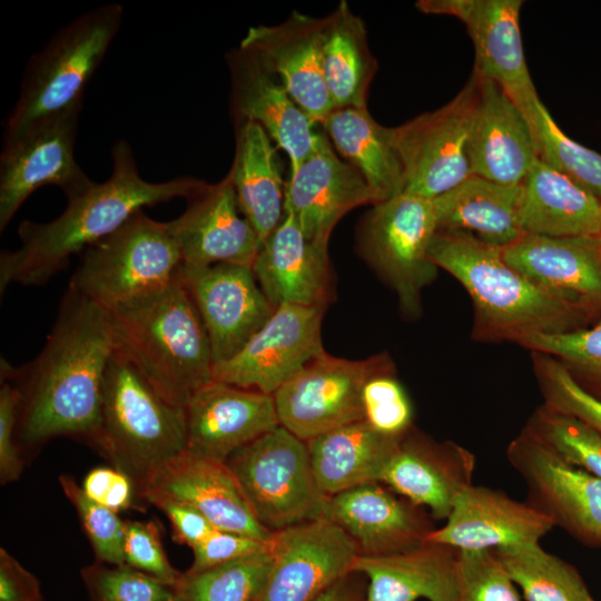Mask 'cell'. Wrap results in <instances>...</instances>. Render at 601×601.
Wrapping results in <instances>:
<instances>
[{
    "instance_id": "cell-30",
    "label": "cell",
    "mask_w": 601,
    "mask_h": 601,
    "mask_svg": "<svg viewBox=\"0 0 601 601\" xmlns=\"http://www.w3.org/2000/svg\"><path fill=\"white\" fill-rule=\"evenodd\" d=\"M459 550L423 542L383 555L358 554L353 572L368 579L365 601H456Z\"/></svg>"
},
{
    "instance_id": "cell-9",
    "label": "cell",
    "mask_w": 601,
    "mask_h": 601,
    "mask_svg": "<svg viewBox=\"0 0 601 601\" xmlns=\"http://www.w3.org/2000/svg\"><path fill=\"white\" fill-rule=\"evenodd\" d=\"M437 229L433 199L405 191L374 205L362 225L363 255L410 315L420 312L421 293L436 276L428 247Z\"/></svg>"
},
{
    "instance_id": "cell-6",
    "label": "cell",
    "mask_w": 601,
    "mask_h": 601,
    "mask_svg": "<svg viewBox=\"0 0 601 601\" xmlns=\"http://www.w3.org/2000/svg\"><path fill=\"white\" fill-rule=\"evenodd\" d=\"M124 8L110 2L58 29L26 65L3 139L45 117L82 106L85 90L117 36Z\"/></svg>"
},
{
    "instance_id": "cell-37",
    "label": "cell",
    "mask_w": 601,
    "mask_h": 601,
    "mask_svg": "<svg viewBox=\"0 0 601 601\" xmlns=\"http://www.w3.org/2000/svg\"><path fill=\"white\" fill-rule=\"evenodd\" d=\"M493 551L525 601H594L578 570L540 543Z\"/></svg>"
},
{
    "instance_id": "cell-4",
    "label": "cell",
    "mask_w": 601,
    "mask_h": 601,
    "mask_svg": "<svg viewBox=\"0 0 601 601\" xmlns=\"http://www.w3.org/2000/svg\"><path fill=\"white\" fill-rule=\"evenodd\" d=\"M109 313L116 348L170 404L186 408L213 381L209 338L181 269L161 290Z\"/></svg>"
},
{
    "instance_id": "cell-42",
    "label": "cell",
    "mask_w": 601,
    "mask_h": 601,
    "mask_svg": "<svg viewBox=\"0 0 601 601\" xmlns=\"http://www.w3.org/2000/svg\"><path fill=\"white\" fill-rule=\"evenodd\" d=\"M92 601H170L176 587L126 564L97 561L81 570Z\"/></svg>"
},
{
    "instance_id": "cell-16",
    "label": "cell",
    "mask_w": 601,
    "mask_h": 601,
    "mask_svg": "<svg viewBox=\"0 0 601 601\" xmlns=\"http://www.w3.org/2000/svg\"><path fill=\"white\" fill-rule=\"evenodd\" d=\"M272 569L256 601H314L353 572L359 554L354 540L326 519L273 532Z\"/></svg>"
},
{
    "instance_id": "cell-21",
    "label": "cell",
    "mask_w": 601,
    "mask_h": 601,
    "mask_svg": "<svg viewBox=\"0 0 601 601\" xmlns=\"http://www.w3.org/2000/svg\"><path fill=\"white\" fill-rule=\"evenodd\" d=\"M443 526L424 542L456 550H497L539 543L554 522L529 503L486 486L470 485L456 499Z\"/></svg>"
},
{
    "instance_id": "cell-44",
    "label": "cell",
    "mask_w": 601,
    "mask_h": 601,
    "mask_svg": "<svg viewBox=\"0 0 601 601\" xmlns=\"http://www.w3.org/2000/svg\"><path fill=\"white\" fill-rule=\"evenodd\" d=\"M59 483L78 513L97 561L117 565L125 564L126 521H122L118 513L87 497L81 486L71 476L61 475Z\"/></svg>"
},
{
    "instance_id": "cell-33",
    "label": "cell",
    "mask_w": 601,
    "mask_h": 601,
    "mask_svg": "<svg viewBox=\"0 0 601 601\" xmlns=\"http://www.w3.org/2000/svg\"><path fill=\"white\" fill-rule=\"evenodd\" d=\"M401 436L382 434L362 420L307 441L322 491L332 496L363 484L380 483Z\"/></svg>"
},
{
    "instance_id": "cell-47",
    "label": "cell",
    "mask_w": 601,
    "mask_h": 601,
    "mask_svg": "<svg viewBox=\"0 0 601 601\" xmlns=\"http://www.w3.org/2000/svg\"><path fill=\"white\" fill-rule=\"evenodd\" d=\"M124 559L126 565L174 587L183 577L170 564L158 525L152 521H126Z\"/></svg>"
},
{
    "instance_id": "cell-24",
    "label": "cell",
    "mask_w": 601,
    "mask_h": 601,
    "mask_svg": "<svg viewBox=\"0 0 601 601\" xmlns=\"http://www.w3.org/2000/svg\"><path fill=\"white\" fill-rule=\"evenodd\" d=\"M475 77L467 137L472 173L495 183L520 185L538 159L531 128L496 83Z\"/></svg>"
},
{
    "instance_id": "cell-14",
    "label": "cell",
    "mask_w": 601,
    "mask_h": 601,
    "mask_svg": "<svg viewBox=\"0 0 601 601\" xmlns=\"http://www.w3.org/2000/svg\"><path fill=\"white\" fill-rule=\"evenodd\" d=\"M506 457L523 479L529 504L580 542L601 546V480L571 465L523 428Z\"/></svg>"
},
{
    "instance_id": "cell-5",
    "label": "cell",
    "mask_w": 601,
    "mask_h": 601,
    "mask_svg": "<svg viewBox=\"0 0 601 601\" xmlns=\"http://www.w3.org/2000/svg\"><path fill=\"white\" fill-rule=\"evenodd\" d=\"M187 444L186 408L164 400L116 348L105 373L92 445L140 493Z\"/></svg>"
},
{
    "instance_id": "cell-38",
    "label": "cell",
    "mask_w": 601,
    "mask_h": 601,
    "mask_svg": "<svg viewBox=\"0 0 601 601\" xmlns=\"http://www.w3.org/2000/svg\"><path fill=\"white\" fill-rule=\"evenodd\" d=\"M272 563L268 544L258 553L200 572H185L176 589L187 601H256Z\"/></svg>"
},
{
    "instance_id": "cell-17",
    "label": "cell",
    "mask_w": 601,
    "mask_h": 601,
    "mask_svg": "<svg viewBox=\"0 0 601 601\" xmlns=\"http://www.w3.org/2000/svg\"><path fill=\"white\" fill-rule=\"evenodd\" d=\"M180 269L205 325L215 364L235 356L275 311L250 267L221 263L181 265Z\"/></svg>"
},
{
    "instance_id": "cell-28",
    "label": "cell",
    "mask_w": 601,
    "mask_h": 601,
    "mask_svg": "<svg viewBox=\"0 0 601 601\" xmlns=\"http://www.w3.org/2000/svg\"><path fill=\"white\" fill-rule=\"evenodd\" d=\"M420 508L367 483L329 496L324 519L342 528L359 554L383 555L414 548L434 530Z\"/></svg>"
},
{
    "instance_id": "cell-41",
    "label": "cell",
    "mask_w": 601,
    "mask_h": 601,
    "mask_svg": "<svg viewBox=\"0 0 601 601\" xmlns=\"http://www.w3.org/2000/svg\"><path fill=\"white\" fill-rule=\"evenodd\" d=\"M520 345L559 359L582 388L601 398V322L571 332L534 335Z\"/></svg>"
},
{
    "instance_id": "cell-52",
    "label": "cell",
    "mask_w": 601,
    "mask_h": 601,
    "mask_svg": "<svg viewBox=\"0 0 601 601\" xmlns=\"http://www.w3.org/2000/svg\"><path fill=\"white\" fill-rule=\"evenodd\" d=\"M0 601H42L38 579L0 549Z\"/></svg>"
},
{
    "instance_id": "cell-7",
    "label": "cell",
    "mask_w": 601,
    "mask_h": 601,
    "mask_svg": "<svg viewBox=\"0 0 601 601\" xmlns=\"http://www.w3.org/2000/svg\"><path fill=\"white\" fill-rule=\"evenodd\" d=\"M180 267L168 221H157L141 210L82 252L69 286L111 312L161 290Z\"/></svg>"
},
{
    "instance_id": "cell-32",
    "label": "cell",
    "mask_w": 601,
    "mask_h": 601,
    "mask_svg": "<svg viewBox=\"0 0 601 601\" xmlns=\"http://www.w3.org/2000/svg\"><path fill=\"white\" fill-rule=\"evenodd\" d=\"M523 233L552 237L601 235V200L536 159L522 183Z\"/></svg>"
},
{
    "instance_id": "cell-2",
    "label": "cell",
    "mask_w": 601,
    "mask_h": 601,
    "mask_svg": "<svg viewBox=\"0 0 601 601\" xmlns=\"http://www.w3.org/2000/svg\"><path fill=\"white\" fill-rule=\"evenodd\" d=\"M111 174L93 183L85 193L67 199L65 210L48 223L23 220L19 225L20 246L0 255V290L12 284L40 286L63 270L73 255L120 228L145 207L176 198L189 199L207 183L177 177L161 183L144 179L132 148L119 139L111 147Z\"/></svg>"
},
{
    "instance_id": "cell-11",
    "label": "cell",
    "mask_w": 601,
    "mask_h": 601,
    "mask_svg": "<svg viewBox=\"0 0 601 601\" xmlns=\"http://www.w3.org/2000/svg\"><path fill=\"white\" fill-rule=\"evenodd\" d=\"M82 106L37 120L20 134L3 139L0 155V230L38 188L53 185L67 199L95 181L75 158Z\"/></svg>"
},
{
    "instance_id": "cell-15",
    "label": "cell",
    "mask_w": 601,
    "mask_h": 601,
    "mask_svg": "<svg viewBox=\"0 0 601 601\" xmlns=\"http://www.w3.org/2000/svg\"><path fill=\"white\" fill-rule=\"evenodd\" d=\"M326 307L283 304L246 345L217 363L213 380L274 395L324 351L322 321Z\"/></svg>"
},
{
    "instance_id": "cell-19",
    "label": "cell",
    "mask_w": 601,
    "mask_h": 601,
    "mask_svg": "<svg viewBox=\"0 0 601 601\" xmlns=\"http://www.w3.org/2000/svg\"><path fill=\"white\" fill-rule=\"evenodd\" d=\"M375 198L362 175L318 132L314 147L285 186V206L305 237L327 249L331 234L349 210Z\"/></svg>"
},
{
    "instance_id": "cell-31",
    "label": "cell",
    "mask_w": 601,
    "mask_h": 601,
    "mask_svg": "<svg viewBox=\"0 0 601 601\" xmlns=\"http://www.w3.org/2000/svg\"><path fill=\"white\" fill-rule=\"evenodd\" d=\"M226 176L242 214L263 244L284 217L286 185L280 175L277 149L258 124H235L234 160Z\"/></svg>"
},
{
    "instance_id": "cell-1",
    "label": "cell",
    "mask_w": 601,
    "mask_h": 601,
    "mask_svg": "<svg viewBox=\"0 0 601 601\" xmlns=\"http://www.w3.org/2000/svg\"><path fill=\"white\" fill-rule=\"evenodd\" d=\"M115 349L110 313L68 286L40 353L20 367L1 362V380L20 393L17 436L28 444L56 436L92 444Z\"/></svg>"
},
{
    "instance_id": "cell-13",
    "label": "cell",
    "mask_w": 601,
    "mask_h": 601,
    "mask_svg": "<svg viewBox=\"0 0 601 601\" xmlns=\"http://www.w3.org/2000/svg\"><path fill=\"white\" fill-rule=\"evenodd\" d=\"M522 4V0H420L415 7L427 14L455 17L465 24L475 50L473 73L496 83L532 129L542 101L524 56Z\"/></svg>"
},
{
    "instance_id": "cell-20",
    "label": "cell",
    "mask_w": 601,
    "mask_h": 601,
    "mask_svg": "<svg viewBox=\"0 0 601 601\" xmlns=\"http://www.w3.org/2000/svg\"><path fill=\"white\" fill-rule=\"evenodd\" d=\"M187 200L186 210L168 221L181 265L205 267L227 263L252 268L262 244L242 214L228 177L208 184Z\"/></svg>"
},
{
    "instance_id": "cell-50",
    "label": "cell",
    "mask_w": 601,
    "mask_h": 601,
    "mask_svg": "<svg viewBox=\"0 0 601 601\" xmlns=\"http://www.w3.org/2000/svg\"><path fill=\"white\" fill-rule=\"evenodd\" d=\"M81 489L91 501L118 513L131 506L135 485L116 467L100 466L87 473Z\"/></svg>"
},
{
    "instance_id": "cell-34",
    "label": "cell",
    "mask_w": 601,
    "mask_h": 601,
    "mask_svg": "<svg viewBox=\"0 0 601 601\" xmlns=\"http://www.w3.org/2000/svg\"><path fill=\"white\" fill-rule=\"evenodd\" d=\"M523 187L471 176L433 199L441 230H461L503 247L522 234L520 210Z\"/></svg>"
},
{
    "instance_id": "cell-27",
    "label": "cell",
    "mask_w": 601,
    "mask_h": 601,
    "mask_svg": "<svg viewBox=\"0 0 601 601\" xmlns=\"http://www.w3.org/2000/svg\"><path fill=\"white\" fill-rule=\"evenodd\" d=\"M475 457L454 442L436 443L404 433L380 482L413 504L446 519L457 496L472 485Z\"/></svg>"
},
{
    "instance_id": "cell-18",
    "label": "cell",
    "mask_w": 601,
    "mask_h": 601,
    "mask_svg": "<svg viewBox=\"0 0 601 601\" xmlns=\"http://www.w3.org/2000/svg\"><path fill=\"white\" fill-rule=\"evenodd\" d=\"M324 18L293 11L282 23L250 27L240 47L282 82L314 124L335 109L323 72Z\"/></svg>"
},
{
    "instance_id": "cell-3",
    "label": "cell",
    "mask_w": 601,
    "mask_h": 601,
    "mask_svg": "<svg viewBox=\"0 0 601 601\" xmlns=\"http://www.w3.org/2000/svg\"><path fill=\"white\" fill-rule=\"evenodd\" d=\"M430 260L454 276L472 298L473 336L481 341L523 339L583 328L592 309L541 288L510 266L502 247L461 230L437 229Z\"/></svg>"
},
{
    "instance_id": "cell-23",
    "label": "cell",
    "mask_w": 601,
    "mask_h": 601,
    "mask_svg": "<svg viewBox=\"0 0 601 601\" xmlns=\"http://www.w3.org/2000/svg\"><path fill=\"white\" fill-rule=\"evenodd\" d=\"M186 414L187 451L221 462L280 425L273 395L215 380L194 394Z\"/></svg>"
},
{
    "instance_id": "cell-29",
    "label": "cell",
    "mask_w": 601,
    "mask_h": 601,
    "mask_svg": "<svg viewBox=\"0 0 601 601\" xmlns=\"http://www.w3.org/2000/svg\"><path fill=\"white\" fill-rule=\"evenodd\" d=\"M252 270L275 308L283 304L326 307L331 300L327 249L308 240L287 210L262 244Z\"/></svg>"
},
{
    "instance_id": "cell-10",
    "label": "cell",
    "mask_w": 601,
    "mask_h": 601,
    "mask_svg": "<svg viewBox=\"0 0 601 601\" xmlns=\"http://www.w3.org/2000/svg\"><path fill=\"white\" fill-rule=\"evenodd\" d=\"M390 370L386 355L349 361L323 351L273 395L279 424L307 442L362 421L365 383Z\"/></svg>"
},
{
    "instance_id": "cell-12",
    "label": "cell",
    "mask_w": 601,
    "mask_h": 601,
    "mask_svg": "<svg viewBox=\"0 0 601 601\" xmlns=\"http://www.w3.org/2000/svg\"><path fill=\"white\" fill-rule=\"evenodd\" d=\"M475 90L472 73L450 102L393 128L405 193L434 199L473 176L467 137Z\"/></svg>"
},
{
    "instance_id": "cell-54",
    "label": "cell",
    "mask_w": 601,
    "mask_h": 601,
    "mask_svg": "<svg viewBox=\"0 0 601 601\" xmlns=\"http://www.w3.org/2000/svg\"><path fill=\"white\" fill-rule=\"evenodd\" d=\"M170 601H187V600L177 591L175 597Z\"/></svg>"
},
{
    "instance_id": "cell-8",
    "label": "cell",
    "mask_w": 601,
    "mask_h": 601,
    "mask_svg": "<svg viewBox=\"0 0 601 601\" xmlns=\"http://www.w3.org/2000/svg\"><path fill=\"white\" fill-rule=\"evenodd\" d=\"M226 464L268 531L324 519L329 496L317 483L307 444L284 426L240 447Z\"/></svg>"
},
{
    "instance_id": "cell-48",
    "label": "cell",
    "mask_w": 601,
    "mask_h": 601,
    "mask_svg": "<svg viewBox=\"0 0 601 601\" xmlns=\"http://www.w3.org/2000/svg\"><path fill=\"white\" fill-rule=\"evenodd\" d=\"M268 542L235 532L216 530L193 548L194 562L187 572H200L258 553L268 548Z\"/></svg>"
},
{
    "instance_id": "cell-51",
    "label": "cell",
    "mask_w": 601,
    "mask_h": 601,
    "mask_svg": "<svg viewBox=\"0 0 601 601\" xmlns=\"http://www.w3.org/2000/svg\"><path fill=\"white\" fill-rule=\"evenodd\" d=\"M145 500L166 514L171 524L175 540L191 549L218 530L189 504L165 496H147Z\"/></svg>"
},
{
    "instance_id": "cell-55",
    "label": "cell",
    "mask_w": 601,
    "mask_h": 601,
    "mask_svg": "<svg viewBox=\"0 0 601 601\" xmlns=\"http://www.w3.org/2000/svg\"><path fill=\"white\" fill-rule=\"evenodd\" d=\"M345 601H365V599H355V600H353V599H351V598H349V599L346 598Z\"/></svg>"
},
{
    "instance_id": "cell-40",
    "label": "cell",
    "mask_w": 601,
    "mask_h": 601,
    "mask_svg": "<svg viewBox=\"0 0 601 601\" xmlns=\"http://www.w3.org/2000/svg\"><path fill=\"white\" fill-rule=\"evenodd\" d=\"M524 428L564 461L601 480V433L545 405L536 408Z\"/></svg>"
},
{
    "instance_id": "cell-39",
    "label": "cell",
    "mask_w": 601,
    "mask_h": 601,
    "mask_svg": "<svg viewBox=\"0 0 601 601\" xmlns=\"http://www.w3.org/2000/svg\"><path fill=\"white\" fill-rule=\"evenodd\" d=\"M538 159L601 200V154L568 137L540 104L532 125Z\"/></svg>"
},
{
    "instance_id": "cell-46",
    "label": "cell",
    "mask_w": 601,
    "mask_h": 601,
    "mask_svg": "<svg viewBox=\"0 0 601 601\" xmlns=\"http://www.w3.org/2000/svg\"><path fill=\"white\" fill-rule=\"evenodd\" d=\"M364 420L388 436H401L411 428L412 405L393 370L373 375L362 392Z\"/></svg>"
},
{
    "instance_id": "cell-35",
    "label": "cell",
    "mask_w": 601,
    "mask_h": 601,
    "mask_svg": "<svg viewBox=\"0 0 601 601\" xmlns=\"http://www.w3.org/2000/svg\"><path fill=\"white\" fill-rule=\"evenodd\" d=\"M322 125L336 150L362 175L375 205L404 191L393 128L380 125L366 107L335 108Z\"/></svg>"
},
{
    "instance_id": "cell-22",
    "label": "cell",
    "mask_w": 601,
    "mask_h": 601,
    "mask_svg": "<svg viewBox=\"0 0 601 601\" xmlns=\"http://www.w3.org/2000/svg\"><path fill=\"white\" fill-rule=\"evenodd\" d=\"M230 72V110L234 124H258L289 158L294 174L312 151L314 122L295 102L275 75L240 46L227 53ZM289 174V175H290Z\"/></svg>"
},
{
    "instance_id": "cell-49",
    "label": "cell",
    "mask_w": 601,
    "mask_h": 601,
    "mask_svg": "<svg viewBox=\"0 0 601 601\" xmlns=\"http://www.w3.org/2000/svg\"><path fill=\"white\" fill-rule=\"evenodd\" d=\"M20 393L10 382L0 388V479L2 483L18 480L23 462L16 444Z\"/></svg>"
},
{
    "instance_id": "cell-25",
    "label": "cell",
    "mask_w": 601,
    "mask_h": 601,
    "mask_svg": "<svg viewBox=\"0 0 601 601\" xmlns=\"http://www.w3.org/2000/svg\"><path fill=\"white\" fill-rule=\"evenodd\" d=\"M175 499L199 511L218 530L269 541L273 532L256 519L226 462L185 451L139 493Z\"/></svg>"
},
{
    "instance_id": "cell-53",
    "label": "cell",
    "mask_w": 601,
    "mask_h": 601,
    "mask_svg": "<svg viewBox=\"0 0 601 601\" xmlns=\"http://www.w3.org/2000/svg\"><path fill=\"white\" fill-rule=\"evenodd\" d=\"M346 588L345 579L335 582L333 585L322 592L314 601H345Z\"/></svg>"
},
{
    "instance_id": "cell-43",
    "label": "cell",
    "mask_w": 601,
    "mask_h": 601,
    "mask_svg": "<svg viewBox=\"0 0 601 601\" xmlns=\"http://www.w3.org/2000/svg\"><path fill=\"white\" fill-rule=\"evenodd\" d=\"M532 353L543 405L573 416L601 433V398L582 388L559 359L543 353Z\"/></svg>"
},
{
    "instance_id": "cell-36",
    "label": "cell",
    "mask_w": 601,
    "mask_h": 601,
    "mask_svg": "<svg viewBox=\"0 0 601 601\" xmlns=\"http://www.w3.org/2000/svg\"><path fill=\"white\" fill-rule=\"evenodd\" d=\"M324 79L335 108H365L377 70L363 20L346 1L324 18L322 36Z\"/></svg>"
},
{
    "instance_id": "cell-45",
    "label": "cell",
    "mask_w": 601,
    "mask_h": 601,
    "mask_svg": "<svg viewBox=\"0 0 601 601\" xmlns=\"http://www.w3.org/2000/svg\"><path fill=\"white\" fill-rule=\"evenodd\" d=\"M456 601H521L493 550H459Z\"/></svg>"
},
{
    "instance_id": "cell-26",
    "label": "cell",
    "mask_w": 601,
    "mask_h": 601,
    "mask_svg": "<svg viewBox=\"0 0 601 601\" xmlns=\"http://www.w3.org/2000/svg\"><path fill=\"white\" fill-rule=\"evenodd\" d=\"M505 262L546 292L601 311V235L523 233L502 247Z\"/></svg>"
}]
</instances>
